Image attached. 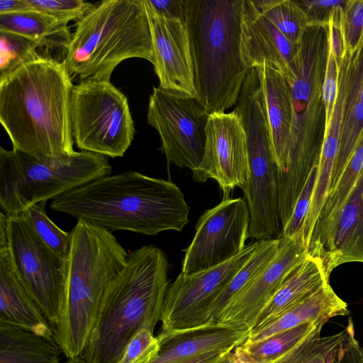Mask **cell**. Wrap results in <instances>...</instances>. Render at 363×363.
Listing matches in <instances>:
<instances>
[{
	"label": "cell",
	"mask_w": 363,
	"mask_h": 363,
	"mask_svg": "<svg viewBox=\"0 0 363 363\" xmlns=\"http://www.w3.org/2000/svg\"><path fill=\"white\" fill-rule=\"evenodd\" d=\"M7 241L18 277L54 330L63 310L67 262L41 241L22 214L7 216Z\"/></svg>",
	"instance_id": "cell-10"
},
{
	"label": "cell",
	"mask_w": 363,
	"mask_h": 363,
	"mask_svg": "<svg viewBox=\"0 0 363 363\" xmlns=\"http://www.w3.org/2000/svg\"><path fill=\"white\" fill-rule=\"evenodd\" d=\"M50 206L111 233L126 230L146 235L181 232L189 213L175 184L133 171L92 181L52 199Z\"/></svg>",
	"instance_id": "cell-2"
},
{
	"label": "cell",
	"mask_w": 363,
	"mask_h": 363,
	"mask_svg": "<svg viewBox=\"0 0 363 363\" xmlns=\"http://www.w3.org/2000/svg\"><path fill=\"white\" fill-rule=\"evenodd\" d=\"M159 349V342L153 332L141 330L128 342L118 363H149L155 358Z\"/></svg>",
	"instance_id": "cell-34"
},
{
	"label": "cell",
	"mask_w": 363,
	"mask_h": 363,
	"mask_svg": "<svg viewBox=\"0 0 363 363\" xmlns=\"http://www.w3.org/2000/svg\"><path fill=\"white\" fill-rule=\"evenodd\" d=\"M347 86L357 94L363 103V35L355 51L350 55Z\"/></svg>",
	"instance_id": "cell-41"
},
{
	"label": "cell",
	"mask_w": 363,
	"mask_h": 363,
	"mask_svg": "<svg viewBox=\"0 0 363 363\" xmlns=\"http://www.w3.org/2000/svg\"><path fill=\"white\" fill-rule=\"evenodd\" d=\"M61 353L54 340L0 322V363H60Z\"/></svg>",
	"instance_id": "cell-24"
},
{
	"label": "cell",
	"mask_w": 363,
	"mask_h": 363,
	"mask_svg": "<svg viewBox=\"0 0 363 363\" xmlns=\"http://www.w3.org/2000/svg\"><path fill=\"white\" fill-rule=\"evenodd\" d=\"M0 322L54 340L52 326L16 274L8 241L0 242Z\"/></svg>",
	"instance_id": "cell-20"
},
{
	"label": "cell",
	"mask_w": 363,
	"mask_h": 363,
	"mask_svg": "<svg viewBox=\"0 0 363 363\" xmlns=\"http://www.w3.org/2000/svg\"><path fill=\"white\" fill-rule=\"evenodd\" d=\"M352 320L347 327L330 335L323 347L306 363H363V349L354 337Z\"/></svg>",
	"instance_id": "cell-31"
},
{
	"label": "cell",
	"mask_w": 363,
	"mask_h": 363,
	"mask_svg": "<svg viewBox=\"0 0 363 363\" xmlns=\"http://www.w3.org/2000/svg\"><path fill=\"white\" fill-rule=\"evenodd\" d=\"M349 314L347 304L336 294L330 284H327L289 308L264 328L250 333L243 343H255L308 322L320 319L329 320L335 316Z\"/></svg>",
	"instance_id": "cell-23"
},
{
	"label": "cell",
	"mask_w": 363,
	"mask_h": 363,
	"mask_svg": "<svg viewBox=\"0 0 363 363\" xmlns=\"http://www.w3.org/2000/svg\"><path fill=\"white\" fill-rule=\"evenodd\" d=\"M338 78L339 65L334 55L329 51L322 87V95L325 109V131L331 119L337 96Z\"/></svg>",
	"instance_id": "cell-37"
},
{
	"label": "cell",
	"mask_w": 363,
	"mask_h": 363,
	"mask_svg": "<svg viewBox=\"0 0 363 363\" xmlns=\"http://www.w3.org/2000/svg\"><path fill=\"white\" fill-rule=\"evenodd\" d=\"M318 165L311 172L304 186L296 201L287 223L281 230L280 238H291L302 233V229L308 215L316 180Z\"/></svg>",
	"instance_id": "cell-35"
},
{
	"label": "cell",
	"mask_w": 363,
	"mask_h": 363,
	"mask_svg": "<svg viewBox=\"0 0 363 363\" xmlns=\"http://www.w3.org/2000/svg\"><path fill=\"white\" fill-rule=\"evenodd\" d=\"M305 11L308 26L313 24L328 25L330 17L342 8L345 0H301L296 1Z\"/></svg>",
	"instance_id": "cell-38"
},
{
	"label": "cell",
	"mask_w": 363,
	"mask_h": 363,
	"mask_svg": "<svg viewBox=\"0 0 363 363\" xmlns=\"http://www.w3.org/2000/svg\"><path fill=\"white\" fill-rule=\"evenodd\" d=\"M46 201L34 204L22 215L41 241L60 259L67 262L70 254L72 236L60 228L48 217Z\"/></svg>",
	"instance_id": "cell-30"
},
{
	"label": "cell",
	"mask_w": 363,
	"mask_h": 363,
	"mask_svg": "<svg viewBox=\"0 0 363 363\" xmlns=\"http://www.w3.org/2000/svg\"><path fill=\"white\" fill-rule=\"evenodd\" d=\"M259 245H247L234 258L191 274L180 273L166 293L162 330H185L206 324L208 310L224 286L247 262Z\"/></svg>",
	"instance_id": "cell-13"
},
{
	"label": "cell",
	"mask_w": 363,
	"mask_h": 363,
	"mask_svg": "<svg viewBox=\"0 0 363 363\" xmlns=\"http://www.w3.org/2000/svg\"><path fill=\"white\" fill-rule=\"evenodd\" d=\"M245 328L207 323L199 327L161 332L157 335L160 349L149 363H177L206 353L233 350L247 340Z\"/></svg>",
	"instance_id": "cell-19"
},
{
	"label": "cell",
	"mask_w": 363,
	"mask_h": 363,
	"mask_svg": "<svg viewBox=\"0 0 363 363\" xmlns=\"http://www.w3.org/2000/svg\"><path fill=\"white\" fill-rule=\"evenodd\" d=\"M257 69L263 91L278 177L286 172L289 162L291 128L290 89L286 77L271 67L264 65Z\"/></svg>",
	"instance_id": "cell-21"
},
{
	"label": "cell",
	"mask_w": 363,
	"mask_h": 363,
	"mask_svg": "<svg viewBox=\"0 0 363 363\" xmlns=\"http://www.w3.org/2000/svg\"><path fill=\"white\" fill-rule=\"evenodd\" d=\"M344 6L333 13L328 23L329 51L334 55L338 65L341 63L347 54V47L341 21Z\"/></svg>",
	"instance_id": "cell-40"
},
{
	"label": "cell",
	"mask_w": 363,
	"mask_h": 363,
	"mask_svg": "<svg viewBox=\"0 0 363 363\" xmlns=\"http://www.w3.org/2000/svg\"><path fill=\"white\" fill-rule=\"evenodd\" d=\"M28 10L50 16L67 26L69 21L81 20L95 4L83 0H26Z\"/></svg>",
	"instance_id": "cell-33"
},
{
	"label": "cell",
	"mask_w": 363,
	"mask_h": 363,
	"mask_svg": "<svg viewBox=\"0 0 363 363\" xmlns=\"http://www.w3.org/2000/svg\"><path fill=\"white\" fill-rule=\"evenodd\" d=\"M63 363H86L82 356L67 358Z\"/></svg>",
	"instance_id": "cell-45"
},
{
	"label": "cell",
	"mask_w": 363,
	"mask_h": 363,
	"mask_svg": "<svg viewBox=\"0 0 363 363\" xmlns=\"http://www.w3.org/2000/svg\"><path fill=\"white\" fill-rule=\"evenodd\" d=\"M244 0H186L197 99L208 115L237 104L250 71L242 54Z\"/></svg>",
	"instance_id": "cell-6"
},
{
	"label": "cell",
	"mask_w": 363,
	"mask_h": 363,
	"mask_svg": "<svg viewBox=\"0 0 363 363\" xmlns=\"http://www.w3.org/2000/svg\"><path fill=\"white\" fill-rule=\"evenodd\" d=\"M107 157L80 151L69 157L38 159L13 148H0V206L7 216L108 176Z\"/></svg>",
	"instance_id": "cell-8"
},
{
	"label": "cell",
	"mask_w": 363,
	"mask_h": 363,
	"mask_svg": "<svg viewBox=\"0 0 363 363\" xmlns=\"http://www.w3.org/2000/svg\"><path fill=\"white\" fill-rule=\"evenodd\" d=\"M329 52L328 25L308 26L286 79L291 104L289 162L277 177L280 222L289 220L312 169L318 165L325 133L322 95Z\"/></svg>",
	"instance_id": "cell-4"
},
{
	"label": "cell",
	"mask_w": 363,
	"mask_h": 363,
	"mask_svg": "<svg viewBox=\"0 0 363 363\" xmlns=\"http://www.w3.org/2000/svg\"><path fill=\"white\" fill-rule=\"evenodd\" d=\"M280 242V238L259 241L258 247L250 258L224 286L211 306L206 324L217 322L219 315L232 300L274 257Z\"/></svg>",
	"instance_id": "cell-27"
},
{
	"label": "cell",
	"mask_w": 363,
	"mask_h": 363,
	"mask_svg": "<svg viewBox=\"0 0 363 363\" xmlns=\"http://www.w3.org/2000/svg\"><path fill=\"white\" fill-rule=\"evenodd\" d=\"M258 11L269 19L290 41L300 45L308 26L307 16L294 0L252 1Z\"/></svg>",
	"instance_id": "cell-29"
},
{
	"label": "cell",
	"mask_w": 363,
	"mask_h": 363,
	"mask_svg": "<svg viewBox=\"0 0 363 363\" xmlns=\"http://www.w3.org/2000/svg\"><path fill=\"white\" fill-rule=\"evenodd\" d=\"M241 29L242 54L247 67L266 65L286 77L301 44L290 41L258 11L252 0L243 1Z\"/></svg>",
	"instance_id": "cell-18"
},
{
	"label": "cell",
	"mask_w": 363,
	"mask_h": 363,
	"mask_svg": "<svg viewBox=\"0 0 363 363\" xmlns=\"http://www.w3.org/2000/svg\"><path fill=\"white\" fill-rule=\"evenodd\" d=\"M40 46L22 35L0 31V82L42 55Z\"/></svg>",
	"instance_id": "cell-32"
},
{
	"label": "cell",
	"mask_w": 363,
	"mask_h": 363,
	"mask_svg": "<svg viewBox=\"0 0 363 363\" xmlns=\"http://www.w3.org/2000/svg\"><path fill=\"white\" fill-rule=\"evenodd\" d=\"M308 254L321 259L329 279L342 264L363 263V171L330 226L309 245Z\"/></svg>",
	"instance_id": "cell-17"
},
{
	"label": "cell",
	"mask_w": 363,
	"mask_h": 363,
	"mask_svg": "<svg viewBox=\"0 0 363 363\" xmlns=\"http://www.w3.org/2000/svg\"><path fill=\"white\" fill-rule=\"evenodd\" d=\"M231 351L233 350L212 352L177 363H222Z\"/></svg>",
	"instance_id": "cell-43"
},
{
	"label": "cell",
	"mask_w": 363,
	"mask_h": 363,
	"mask_svg": "<svg viewBox=\"0 0 363 363\" xmlns=\"http://www.w3.org/2000/svg\"><path fill=\"white\" fill-rule=\"evenodd\" d=\"M169 286L168 259L153 245L128 254L103 301L82 357L86 363H118L140 330L154 332Z\"/></svg>",
	"instance_id": "cell-3"
},
{
	"label": "cell",
	"mask_w": 363,
	"mask_h": 363,
	"mask_svg": "<svg viewBox=\"0 0 363 363\" xmlns=\"http://www.w3.org/2000/svg\"><path fill=\"white\" fill-rule=\"evenodd\" d=\"M30 11L26 0H0V15Z\"/></svg>",
	"instance_id": "cell-44"
},
{
	"label": "cell",
	"mask_w": 363,
	"mask_h": 363,
	"mask_svg": "<svg viewBox=\"0 0 363 363\" xmlns=\"http://www.w3.org/2000/svg\"><path fill=\"white\" fill-rule=\"evenodd\" d=\"M362 171L363 130L340 179L329 191L317 220L310 245L318 240L330 226L345 204Z\"/></svg>",
	"instance_id": "cell-28"
},
{
	"label": "cell",
	"mask_w": 363,
	"mask_h": 363,
	"mask_svg": "<svg viewBox=\"0 0 363 363\" xmlns=\"http://www.w3.org/2000/svg\"><path fill=\"white\" fill-rule=\"evenodd\" d=\"M147 2L159 15L185 22L186 0H147Z\"/></svg>",
	"instance_id": "cell-42"
},
{
	"label": "cell",
	"mask_w": 363,
	"mask_h": 363,
	"mask_svg": "<svg viewBox=\"0 0 363 363\" xmlns=\"http://www.w3.org/2000/svg\"><path fill=\"white\" fill-rule=\"evenodd\" d=\"M327 321L326 319H320L308 322L255 343H242L233 350V354L240 363H270L306 338L321 332Z\"/></svg>",
	"instance_id": "cell-26"
},
{
	"label": "cell",
	"mask_w": 363,
	"mask_h": 363,
	"mask_svg": "<svg viewBox=\"0 0 363 363\" xmlns=\"http://www.w3.org/2000/svg\"><path fill=\"white\" fill-rule=\"evenodd\" d=\"M222 363H240L239 361L235 358L233 351L227 356L225 359Z\"/></svg>",
	"instance_id": "cell-46"
},
{
	"label": "cell",
	"mask_w": 363,
	"mask_h": 363,
	"mask_svg": "<svg viewBox=\"0 0 363 363\" xmlns=\"http://www.w3.org/2000/svg\"><path fill=\"white\" fill-rule=\"evenodd\" d=\"M72 244L63 310L54 340L67 358L82 356L104 298L128 254L113 233L82 220L70 231Z\"/></svg>",
	"instance_id": "cell-5"
},
{
	"label": "cell",
	"mask_w": 363,
	"mask_h": 363,
	"mask_svg": "<svg viewBox=\"0 0 363 363\" xmlns=\"http://www.w3.org/2000/svg\"><path fill=\"white\" fill-rule=\"evenodd\" d=\"M129 58L154 62L144 0H104L75 24L62 60L71 77L110 81L115 68Z\"/></svg>",
	"instance_id": "cell-7"
},
{
	"label": "cell",
	"mask_w": 363,
	"mask_h": 363,
	"mask_svg": "<svg viewBox=\"0 0 363 363\" xmlns=\"http://www.w3.org/2000/svg\"><path fill=\"white\" fill-rule=\"evenodd\" d=\"M280 239L274 257L232 300L216 323L250 330L264 306L305 259L308 249L302 233Z\"/></svg>",
	"instance_id": "cell-15"
},
{
	"label": "cell",
	"mask_w": 363,
	"mask_h": 363,
	"mask_svg": "<svg viewBox=\"0 0 363 363\" xmlns=\"http://www.w3.org/2000/svg\"><path fill=\"white\" fill-rule=\"evenodd\" d=\"M250 214L245 198L226 199L205 211L185 249L182 273L191 274L221 264L240 254L249 238Z\"/></svg>",
	"instance_id": "cell-12"
},
{
	"label": "cell",
	"mask_w": 363,
	"mask_h": 363,
	"mask_svg": "<svg viewBox=\"0 0 363 363\" xmlns=\"http://www.w3.org/2000/svg\"><path fill=\"white\" fill-rule=\"evenodd\" d=\"M317 332L270 363H306L326 343L329 336L320 337Z\"/></svg>",
	"instance_id": "cell-39"
},
{
	"label": "cell",
	"mask_w": 363,
	"mask_h": 363,
	"mask_svg": "<svg viewBox=\"0 0 363 363\" xmlns=\"http://www.w3.org/2000/svg\"><path fill=\"white\" fill-rule=\"evenodd\" d=\"M329 284L321 259L308 254L257 317L250 333L264 328L308 296Z\"/></svg>",
	"instance_id": "cell-22"
},
{
	"label": "cell",
	"mask_w": 363,
	"mask_h": 363,
	"mask_svg": "<svg viewBox=\"0 0 363 363\" xmlns=\"http://www.w3.org/2000/svg\"><path fill=\"white\" fill-rule=\"evenodd\" d=\"M208 117L197 99L153 87L147 122L159 133L160 150L169 162L191 171L199 167L204 153Z\"/></svg>",
	"instance_id": "cell-11"
},
{
	"label": "cell",
	"mask_w": 363,
	"mask_h": 363,
	"mask_svg": "<svg viewBox=\"0 0 363 363\" xmlns=\"http://www.w3.org/2000/svg\"><path fill=\"white\" fill-rule=\"evenodd\" d=\"M341 21L347 52L351 55L363 35V0H346Z\"/></svg>",
	"instance_id": "cell-36"
},
{
	"label": "cell",
	"mask_w": 363,
	"mask_h": 363,
	"mask_svg": "<svg viewBox=\"0 0 363 363\" xmlns=\"http://www.w3.org/2000/svg\"><path fill=\"white\" fill-rule=\"evenodd\" d=\"M70 116L81 151L120 157L132 143L135 130L128 99L110 81L88 79L74 85Z\"/></svg>",
	"instance_id": "cell-9"
},
{
	"label": "cell",
	"mask_w": 363,
	"mask_h": 363,
	"mask_svg": "<svg viewBox=\"0 0 363 363\" xmlns=\"http://www.w3.org/2000/svg\"><path fill=\"white\" fill-rule=\"evenodd\" d=\"M74 87L63 62L41 56L0 82V122L13 148L38 159L74 155Z\"/></svg>",
	"instance_id": "cell-1"
},
{
	"label": "cell",
	"mask_w": 363,
	"mask_h": 363,
	"mask_svg": "<svg viewBox=\"0 0 363 363\" xmlns=\"http://www.w3.org/2000/svg\"><path fill=\"white\" fill-rule=\"evenodd\" d=\"M206 143L199 167L192 171L196 182L215 180L223 193V199L235 188L243 189L249 172L246 135L235 111L208 115Z\"/></svg>",
	"instance_id": "cell-14"
},
{
	"label": "cell",
	"mask_w": 363,
	"mask_h": 363,
	"mask_svg": "<svg viewBox=\"0 0 363 363\" xmlns=\"http://www.w3.org/2000/svg\"><path fill=\"white\" fill-rule=\"evenodd\" d=\"M0 31L16 33L38 43L40 47H63L66 50L71 39L69 28L52 17L30 10L0 15Z\"/></svg>",
	"instance_id": "cell-25"
},
{
	"label": "cell",
	"mask_w": 363,
	"mask_h": 363,
	"mask_svg": "<svg viewBox=\"0 0 363 363\" xmlns=\"http://www.w3.org/2000/svg\"><path fill=\"white\" fill-rule=\"evenodd\" d=\"M154 51V69L159 87L197 99L194 67L186 24L157 13L144 0Z\"/></svg>",
	"instance_id": "cell-16"
}]
</instances>
